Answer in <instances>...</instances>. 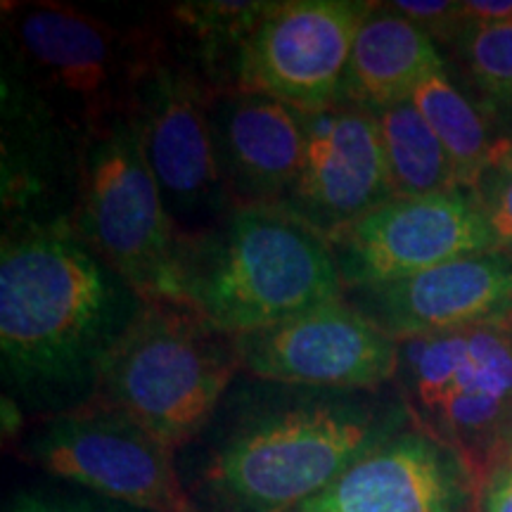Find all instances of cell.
Returning <instances> with one entry per match:
<instances>
[{"label":"cell","mask_w":512,"mask_h":512,"mask_svg":"<svg viewBox=\"0 0 512 512\" xmlns=\"http://www.w3.org/2000/svg\"><path fill=\"white\" fill-rule=\"evenodd\" d=\"M467 22H505L512 19V0H465Z\"/></svg>","instance_id":"27"},{"label":"cell","mask_w":512,"mask_h":512,"mask_svg":"<svg viewBox=\"0 0 512 512\" xmlns=\"http://www.w3.org/2000/svg\"><path fill=\"white\" fill-rule=\"evenodd\" d=\"M484 107L512 105V19L467 22L451 41Z\"/></svg>","instance_id":"22"},{"label":"cell","mask_w":512,"mask_h":512,"mask_svg":"<svg viewBox=\"0 0 512 512\" xmlns=\"http://www.w3.org/2000/svg\"><path fill=\"white\" fill-rule=\"evenodd\" d=\"M477 479L413 422L294 512H475Z\"/></svg>","instance_id":"16"},{"label":"cell","mask_w":512,"mask_h":512,"mask_svg":"<svg viewBox=\"0 0 512 512\" xmlns=\"http://www.w3.org/2000/svg\"><path fill=\"white\" fill-rule=\"evenodd\" d=\"M344 294L328 238L278 204H238L178 245L174 304L230 337L273 328Z\"/></svg>","instance_id":"3"},{"label":"cell","mask_w":512,"mask_h":512,"mask_svg":"<svg viewBox=\"0 0 512 512\" xmlns=\"http://www.w3.org/2000/svg\"><path fill=\"white\" fill-rule=\"evenodd\" d=\"M74 233L147 302H176L181 235L128 112L91 140Z\"/></svg>","instance_id":"7"},{"label":"cell","mask_w":512,"mask_h":512,"mask_svg":"<svg viewBox=\"0 0 512 512\" xmlns=\"http://www.w3.org/2000/svg\"><path fill=\"white\" fill-rule=\"evenodd\" d=\"M3 235L72 230L93 138L64 119L10 62L0 60Z\"/></svg>","instance_id":"10"},{"label":"cell","mask_w":512,"mask_h":512,"mask_svg":"<svg viewBox=\"0 0 512 512\" xmlns=\"http://www.w3.org/2000/svg\"><path fill=\"white\" fill-rule=\"evenodd\" d=\"M470 192L494 233L498 252L512 254V164L494 157Z\"/></svg>","instance_id":"23"},{"label":"cell","mask_w":512,"mask_h":512,"mask_svg":"<svg viewBox=\"0 0 512 512\" xmlns=\"http://www.w3.org/2000/svg\"><path fill=\"white\" fill-rule=\"evenodd\" d=\"M328 242L347 292L399 283L460 256L498 252L470 190L392 200Z\"/></svg>","instance_id":"12"},{"label":"cell","mask_w":512,"mask_h":512,"mask_svg":"<svg viewBox=\"0 0 512 512\" xmlns=\"http://www.w3.org/2000/svg\"><path fill=\"white\" fill-rule=\"evenodd\" d=\"M496 157H501L508 164H512V140H503V143H498Z\"/></svg>","instance_id":"28"},{"label":"cell","mask_w":512,"mask_h":512,"mask_svg":"<svg viewBox=\"0 0 512 512\" xmlns=\"http://www.w3.org/2000/svg\"><path fill=\"white\" fill-rule=\"evenodd\" d=\"M271 8L273 3L261 0L176 3L166 12V27H157V34L204 86L216 95L233 93L238 91L242 50Z\"/></svg>","instance_id":"19"},{"label":"cell","mask_w":512,"mask_h":512,"mask_svg":"<svg viewBox=\"0 0 512 512\" xmlns=\"http://www.w3.org/2000/svg\"><path fill=\"white\" fill-rule=\"evenodd\" d=\"M508 330H510V335H512V318H510V323H508Z\"/></svg>","instance_id":"29"},{"label":"cell","mask_w":512,"mask_h":512,"mask_svg":"<svg viewBox=\"0 0 512 512\" xmlns=\"http://www.w3.org/2000/svg\"><path fill=\"white\" fill-rule=\"evenodd\" d=\"M347 299L396 342L510 323L512 254L460 256L399 283L349 290Z\"/></svg>","instance_id":"15"},{"label":"cell","mask_w":512,"mask_h":512,"mask_svg":"<svg viewBox=\"0 0 512 512\" xmlns=\"http://www.w3.org/2000/svg\"><path fill=\"white\" fill-rule=\"evenodd\" d=\"M475 512H512V451L503 453L477 482Z\"/></svg>","instance_id":"26"},{"label":"cell","mask_w":512,"mask_h":512,"mask_svg":"<svg viewBox=\"0 0 512 512\" xmlns=\"http://www.w3.org/2000/svg\"><path fill=\"white\" fill-rule=\"evenodd\" d=\"M0 38V60L88 138L131 112L147 29L124 31L93 12L48 0L5 5Z\"/></svg>","instance_id":"5"},{"label":"cell","mask_w":512,"mask_h":512,"mask_svg":"<svg viewBox=\"0 0 512 512\" xmlns=\"http://www.w3.org/2000/svg\"><path fill=\"white\" fill-rule=\"evenodd\" d=\"M413 105L444 145L460 190H472L494 164L498 143L489 138L482 112L448 81L446 72L427 76L413 93Z\"/></svg>","instance_id":"21"},{"label":"cell","mask_w":512,"mask_h":512,"mask_svg":"<svg viewBox=\"0 0 512 512\" xmlns=\"http://www.w3.org/2000/svg\"><path fill=\"white\" fill-rule=\"evenodd\" d=\"M145 304L72 230L3 235V396L34 422L91 406Z\"/></svg>","instance_id":"2"},{"label":"cell","mask_w":512,"mask_h":512,"mask_svg":"<svg viewBox=\"0 0 512 512\" xmlns=\"http://www.w3.org/2000/svg\"><path fill=\"white\" fill-rule=\"evenodd\" d=\"M413 425L394 384L313 389L240 373L204 432L176 451L190 512H294Z\"/></svg>","instance_id":"1"},{"label":"cell","mask_w":512,"mask_h":512,"mask_svg":"<svg viewBox=\"0 0 512 512\" xmlns=\"http://www.w3.org/2000/svg\"><path fill=\"white\" fill-rule=\"evenodd\" d=\"M396 200L460 190L444 145L413 100L373 112Z\"/></svg>","instance_id":"20"},{"label":"cell","mask_w":512,"mask_h":512,"mask_svg":"<svg viewBox=\"0 0 512 512\" xmlns=\"http://www.w3.org/2000/svg\"><path fill=\"white\" fill-rule=\"evenodd\" d=\"M214 98L216 93L169 53L157 29H147L131 114L181 238L211 228L235 207L216 162L209 119Z\"/></svg>","instance_id":"8"},{"label":"cell","mask_w":512,"mask_h":512,"mask_svg":"<svg viewBox=\"0 0 512 512\" xmlns=\"http://www.w3.org/2000/svg\"><path fill=\"white\" fill-rule=\"evenodd\" d=\"M216 162L238 204L283 207L302 174L309 114L259 93L216 95L209 107Z\"/></svg>","instance_id":"17"},{"label":"cell","mask_w":512,"mask_h":512,"mask_svg":"<svg viewBox=\"0 0 512 512\" xmlns=\"http://www.w3.org/2000/svg\"><path fill=\"white\" fill-rule=\"evenodd\" d=\"M392 200L375 114L344 105L309 114L302 174L283 207L330 240Z\"/></svg>","instance_id":"14"},{"label":"cell","mask_w":512,"mask_h":512,"mask_svg":"<svg viewBox=\"0 0 512 512\" xmlns=\"http://www.w3.org/2000/svg\"><path fill=\"white\" fill-rule=\"evenodd\" d=\"M373 8L368 0L273 3L242 50L238 91L304 114L339 107L351 48Z\"/></svg>","instance_id":"11"},{"label":"cell","mask_w":512,"mask_h":512,"mask_svg":"<svg viewBox=\"0 0 512 512\" xmlns=\"http://www.w3.org/2000/svg\"><path fill=\"white\" fill-rule=\"evenodd\" d=\"M5 512H145L100 496H62L43 491H19L5 505Z\"/></svg>","instance_id":"24"},{"label":"cell","mask_w":512,"mask_h":512,"mask_svg":"<svg viewBox=\"0 0 512 512\" xmlns=\"http://www.w3.org/2000/svg\"><path fill=\"white\" fill-rule=\"evenodd\" d=\"M235 342L242 373L294 387L382 389L394 384L399 368V342L347 294Z\"/></svg>","instance_id":"13"},{"label":"cell","mask_w":512,"mask_h":512,"mask_svg":"<svg viewBox=\"0 0 512 512\" xmlns=\"http://www.w3.org/2000/svg\"><path fill=\"white\" fill-rule=\"evenodd\" d=\"M240 373L235 337L188 306L147 302L107 368L100 399L181 451L204 432Z\"/></svg>","instance_id":"4"},{"label":"cell","mask_w":512,"mask_h":512,"mask_svg":"<svg viewBox=\"0 0 512 512\" xmlns=\"http://www.w3.org/2000/svg\"><path fill=\"white\" fill-rule=\"evenodd\" d=\"M394 12L413 22L425 34H430L434 41L451 43L460 27L465 24L463 3H446V0H432V3H408V0H399V3H387Z\"/></svg>","instance_id":"25"},{"label":"cell","mask_w":512,"mask_h":512,"mask_svg":"<svg viewBox=\"0 0 512 512\" xmlns=\"http://www.w3.org/2000/svg\"><path fill=\"white\" fill-rule=\"evenodd\" d=\"M394 387L415 425L456 451L477 482L512 451L508 323L403 339Z\"/></svg>","instance_id":"6"},{"label":"cell","mask_w":512,"mask_h":512,"mask_svg":"<svg viewBox=\"0 0 512 512\" xmlns=\"http://www.w3.org/2000/svg\"><path fill=\"white\" fill-rule=\"evenodd\" d=\"M19 453L46 475L145 512H190L176 451L107 401L36 420Z\"/></svg>","instance_id":"9"},{"label":"cell","mask_w":512,"mask_h":512,"mask_svg":"<svg viewBox=\"0 0 512 512\" xmlns=\"http://www.w3.org/2000/svg\"><path fill=\"white\" fill-rule=\"evenodd\" d=\"M437 72H444V57L434 38L389 5L375 3L351 48L339 105L387 110L411 100L420 83Z\"/></svg>","instance_id":"18"}]
</instances>
